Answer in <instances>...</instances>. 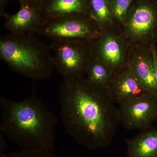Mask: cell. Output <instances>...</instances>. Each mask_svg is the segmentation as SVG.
I'll return each mask as SVG.
<instances>
[{
  "mask_svg": "<svg viewBox=\"0 0 157 157\" xmlns=\"http://www.w3.org/2000/svg\"><path fill=\"white\" fill-rule=\"evenodd\" d=\"M59 97L63 127L76 143L90 150L111 144L121 123L118 107L107 90L84 76L63 80Z\"/></svg>",
  "mask_w": 157,
  "mask_h": 157,
  "instance_id": "6da1fadb",
  "label": "cell"
},
{
  "mask_svg": "<svg viewBox=\"0 0 157 157\" xmlns=\"http://www.w3.org/2000/svg\"><path fill=\"white\" fill-rule=\"evenodd\" d=\"M107 92L113 102L119 106L147 93L128 65L113 75Z\"/></svg>",
  "mask_w": 157,
  "mask_h": 157,
  "instance_id": "30bf717a",
  "label": "cell"
},
{
  "mask_svg": "<svg viewBox=\"0 0 157 157\" xmlns=\"http://www.w3.org/2000/svg\"><path fill=\"white\" fill-rule=\"evenodd\" d=\"M101 33L89 15L73 14L45 20L37 34L50 39H73L91 43Z\"/></svg>",
  "mask_w": 157,
  "mask_h": 157,
  "instance_id": "8992f818",
  "label": "cell"
},
{
  "mask_svg": "<svg viewBox=\"0 0 157 157\" xmlns=\"http://www.w3.org/2000/svg\"><path fill=\"white\" fill-rule=\"evenodd\" d=\"M156 42H157V45H155V46H156V49H157V40Z\"/></svg>",
  "mask_w": 157,
  "mask_h": 157,
  "instance_id": "ffe728a7",
  "label": "cell"
},
{
  "mask_svg": "<svg viewBox=\"0 0 157 157\" xmlns=\"http://www.w3.org/2000/svg\"><path fill=\"white\" fill-rule=\"evenodd\" d=\"M54 69L63 80L82 77L94 57L91 43L82 40L51 39L49 44Z\"/></svg>",
  "mask_w": 157,
  "mask_h": 157,
  "instance_id": "277c9868",
  "label": "cell"
},
{
  "mask_svg": "<svg viewBox=\"0 0 157 157\" xmlns=\"http://www.w3.org/2000/svg\"><path fill=\"white\" fill-rule=\"evenodd\" d=\"M20 4V9L15 14H4L5 28L12 33L37 34L45 21L41 9Z\"/></svg>",
  "mask_w": 157,
  "mask_h": 157,
  "instance_id": "8fae6325",
  "label": "cell"
},
{
  "mask_svg": "<svg viewBox=\"0 0 157 157\" xmlns=\"http://www.w3.org/2000/svg\"><path fill=\"white\" fill-rule=\"evenodd\" d=\"M123 37L133 47L150 48L157 40V4L148 1L131 6L124 22Z\"/></svg>",
  "mask_w": 157,
  "mask_h": 157,
  "instance_id": "5b68a950",
  "label": "cell"
},
{
  "mask_svg": "<svg viewBox=\"0 0 157 157\" xmlns=\"http://www.w3.org/2000/svg\"><path fill=\"white\" fill-rule=\"evenodd\" d=\"M85 76L93 85L107 90L113 74L105 64L94 56L88 66Z\"/></svg>",
  "mask_w": 157,
  "mask_h": 157,
  "instance_id": "5bb4252c",
  "label": "cell"
},
{
  "mask_svg": "<svg viewBox=\"0 0 157 157\" xmlns=\"http://www.w3.org/2000/svg\"><path fill=\"white\" fill-rule=\"evenodd\" d=\"M41 11L45 20L73 15H90L89 0H45Z\"/></svg>",
  "mask_w": 157,
  "mask_h": 157,
  "instance_id": "7c38bea8",
  "label": "cell"
},
{
  "mask_svg": "<svg viewBox=\"0 0 157 157\" xmlns=\"http://www.w3.org/2000/svg\"><path fill=\"white\" fill-rule=\"evenodd\" d=\"M0 131L21 150L52 151L59 120L36 96L0 98Z\"/></svg>",
  "mask_w": 157,
  "mask_h": 157,
  "instance_id": "7a4b0ae2",
  "label": "cell"
},
{
  "mask_svg": "<svg viewBox=\"0 0 157 157\" xmlns=\"http://www.w3.org/2000/svg\"><path fill=\"white\" fill-rule=\"evenodd\" d=\"M0 58L12 70L32 80H48L52 76L50 46L34 34L9 33L2 36Z\"/></svg>",
  "mask_w": 157,
  "mask_h": 157,
  "instance_id": "3957f363",
  "label": "cell"
},
{
  "mask_svg": "<svg viewBox=\"0 0 157 157\" xmlns=\"http://www.w3.org/2000/svg\"><path fill=\"white\" fill-rule=\"evenodd\" d=\"M120 123L129 130L143 131L157 120V95L146 93L119 105Z\"/></svg>",
  "mask_w": 157,
  "mask_h": 157,
  "instance_id": "52a82bcc",
  "label": "cell"
},
{
  "mask_svg": "<svg viewBox=\"0 0 157 157\" xmlns=\"http://www.w3.org/2000/svg\"><path fill=\"white\" fill-rule=\"evenodd\" d=\"M90 17L101 32L113 25L109 0H89Z\"/></svg>",
  "mask_w": 157,
  "mask_h": 157,
  "instance_id": "9a60e30c",
  "label": "cell"
},
{
  "mask_svg": "<svg viewBox=\"0 0 157 157\" xmlns=\"http://www.w3.org/2000/svg\"><path fill=\"white\" fill-rule=\"evenodd\" d=\"M126 43L122 35L106 30L90 43L94 56L105 64L113 75L128 65Z\"/></svg>",
  "mask_w": 157,
  "mask_h": 157,
  "instance_id": "ba28073f",
  "label": "cell"
},
{
  "mask_svg": "<svg viewBox=\"0 0 157 157\" xmlns=\"http://www.w3.org/2000/svg\"><path fill=\"white\" fill-rule=\"evenodd\" d=\"M125 143L126 157H157V127L141 131Z\"/></svg>",
  "mask_w": 157,
  "mask_h": 157,
  "instance_id": "4fadbf2b",
  "label": "cell"
},
{
  "mask_svg": "<svg viewBox=\"0 0 157 157\" xmlns=\"http://www.w3.org/2000/svg\"><path fill=\"white\" fill-rule=\"evenodd\" d=\"M0 157H58L52 151L43 150H21L19 151L6 153Z\"/></svg>",
  "mask_w": 157,
  "mask_h": 157,
  "instance_id": "e0dca14e",
  "label": "cell"
},
{
  "mask_svg": "<svg viewBox=\"0 0 157 157\" xmlns=\"http://www.w3.org/2000/svg\"><path fill=\"white\" fill-rule=\"evenodd\" d=\"M128 66L145 91L157 95V82L150 48L134 47L129 55Z\"/></svg>",
  "mask_w": 157,
  "mask_h": 157,
  "instance_id": "9c48e42d",
  "label": "cell"
},
{
  "mask_svg": "<svg viewBox=\"0 0 157 157\" xmlns=\"http://www.w3.org/2000/svg\"><path fill=\"white\" fill-rule=\"evenodd\" d=\"M20 3L28 5L35 8L41 9L45 0H19Z\"/></svg>",
  "mask_w": 157,
  "mask_h": 157,
  "instance_id": "ac0fdd59",
  "label": "cell"
},
{
  "mask_svg": "<svg viewBox=\"0 0 157 157\" xmlns=\"http://www.w3.org/2000/svg\"><path fill=\"white\" fill-rule=\"evenodd\" d=\"M113 19L122 24L134 0H109Z\"/></svg>",
  "mask_w": 157,
  "mask_h": 157,
  "instance_id": "2e32d148",
  "label": "cell"
},
{
  "mask_svg": "<svg viewBox=\"0 0 157 157\" xmlns=\"http://www.w3.org/2000/svg\"><path fill=\"white\" fill-rule=\"evenodd\" d=\"M154 67L155 76L157 82V51L156 48L155 44H153L151 46Z\"/></svg>",
  "mask_w": 157,
  "mask_h": 157,
  "instance_id": "d6986e66",
  "label": "cell"
}]
</instances>
